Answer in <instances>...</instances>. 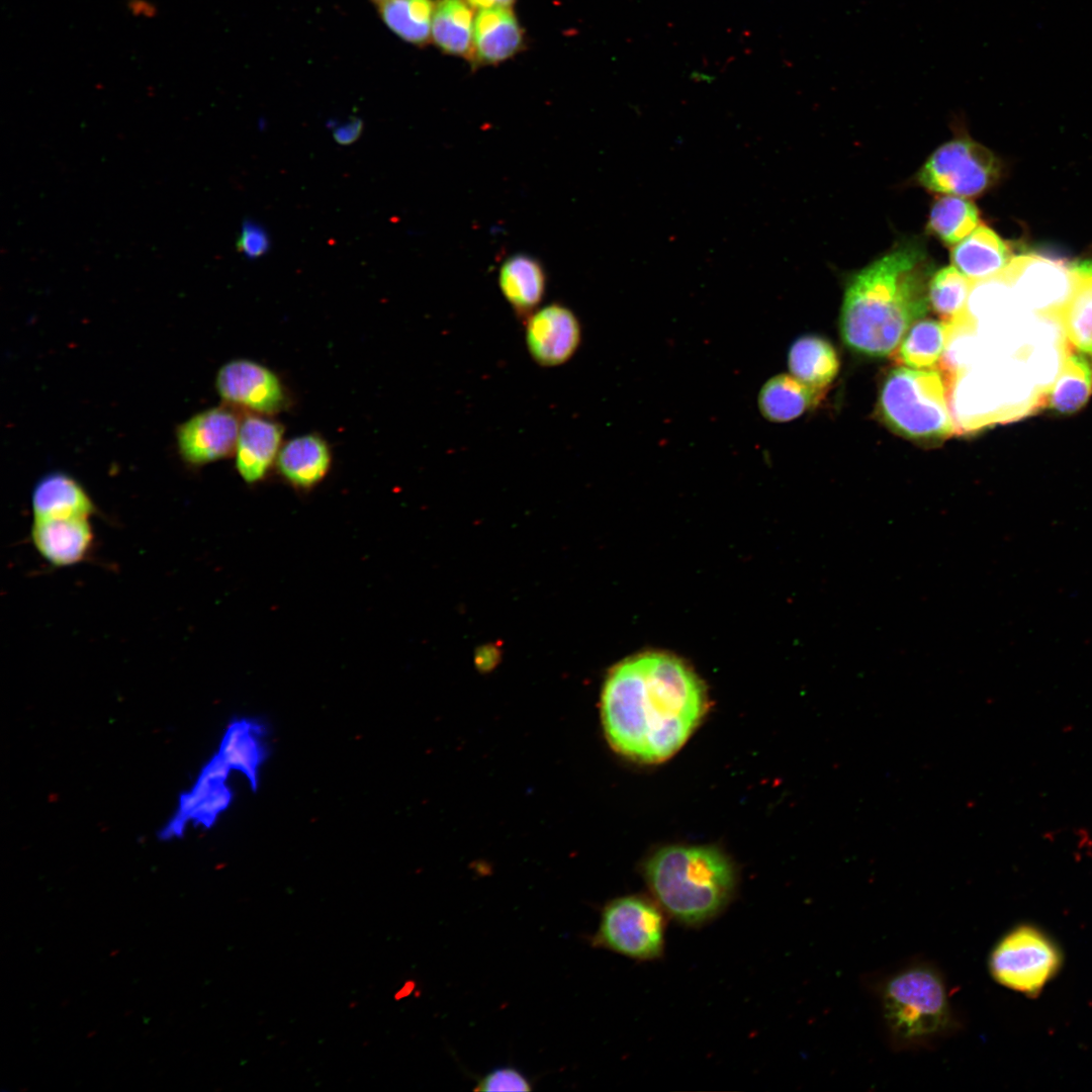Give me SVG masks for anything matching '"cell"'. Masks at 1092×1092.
Instances as JSON below:
<instances>
[{
	"instance_id": "22",
	"label": "cell",
	"mask_w": 1092,
	"mask_h": 1092,
	"mask_svg": "<svg viewBox=\"0 0 1092 1092\" xmlns=\"http://www.w3.org/2000/svg\"><path fill=\"white\" fill-rule=\"evenodd\" d=\"M965 331L943 321L922 320L912 326L890 355L910 368L936 366L950 342Z\"/></svg>"
},
{
	"instance_id": "14",
	"label": "cell",
	"mask_w": 1092,
	"mask_h": 1092,
	"mask_svg": "<svg viewBox=\"0 0 1092 1092\" xmlns=\"http://www.w3.org/2000/svg\"><path fill=\"white\" fill-rule=\"evenodd\" d=\"M31 540L41 555L54 566H71L89 553L94 534L90 518H33Z\"/></svg>"
},
{
	"instance_id": "33",
	"label": "cell",
	"mask_w": 1092,
	"mask_h": 1092,
	"mask_svg": "<svg viewBox=\"0 0 1092 1092\" xmlns=\"http://www.w3.org/2000/svg\"><path fill=\"white\" fill-rule=\"evenodd\" d=\"M362 131L363 120L358 117H352L349 121L334 129L333 138L337 144L349 146L354 144L360 138Z\"/></svg>"
},
{
	"instance_id": "6",
	"label": "cell",
	"mask_w": 1092,
	"mask_h": 1092,
	"mask_svg": "<svg viewBox=\"0 0 1092 1092\" xmlns=\"http://www.w3.org/2000/svg\"><path fill=\"white\" fill-rule=\"evenodd\" d=\"M662 911L656 901L641 895L613 899L602 909L592 944L635 960L657 959L664 948Z\"/></svg>"
},
{
	"instance_id": "13",
	"label": "cell",
	"mask_w": 1092,
	"mask_h": 1092,
	"mask_svg": "<svg viewBox=\"0 0 1092 1092\" xmlns=\"http://www.w3.org/2000/svg\"><path fill=\"white\" fill-rule=\"evenodd\" d=\"M580 339L577 317L560 303L535 310L527 320L526 344L533 359L542 366H558L568 361Z\"/></svg>"
},
{
	"instance_id": "12",
	"label": "cell",
	"mask_w": 1092,
	"mask_h": 1092,
	"mask_svg": "<svg viewBox=\"0 0 1092 1092\" xmlns=\"http://www.w3.org/2000/svg\"><path fill=\"white\" fill-rule=\"evenodd\" d=\"M231 774L232 769L215 753L201 769L192 789L181 796L178 811L163 834L177 836L189 821L204 827L213 825L233 802Z\"/></svg>"
},
{
	"instance_id": "34",
	"label": "cell",
	"mask_w": 1092,
	"mask_h": 1092,
	"mask_svg": "<svg viewBox=\"0 0 1092 1092\" xmlns=\"http://www.w3.org/2000/svg\"><path fill=\"white\" fill-rule=\"evenodd\" d=\"M125 8L136 18L151 19L158 14V6L151 0H125Z\"/></svg>"
},
{
	"instance_id": "21",
	"label": "cell",
	"mask_w": 1092,
	"mask_h": 1092,
	"mask_svg": "<svg viewBox=\"0 0 1092 1092\" xmlns=\"http://www.w3.org/2000/svg\"><path fill=\"white\" fill-rule=\"evenodd\" d=\"M498 284L504 297L520 316L533 313L546 289V273L536 258L515 254L500 266Z\"/></svg>"
},
{
	"instance_id": "29",
	"label": "cell",
	"mask_w": 1092,
	"mask_h": 1092,
	"mask_svg": "<svg viewBox=\"0 0 1092 1092\" xmlns=\"http://www.w3.org/2000/svg\"><path fill=\"white\" fill-rule=\"evenodd\" d=\"M979 225L974 203L962 196L944 194L931 206L927 229L942 243L954 246Z\"/></svg>"
},
{
	"instance_id": "35",
	"label": "cell",
	"mask_w": 1092,
	"mask_h": 1092,
	"mask_svg": "<svg viewBox=\"0 0 1092 1092\" xmlns=\"http://www.w3.org/2000/svg\"><path fill=\"white\" fill-rule=\"evenodd\" d=\"M466 2L476 10L496 8V7H511L515 0H466Z\"/></svg>"
},
{
	"instance_id": "36",
	"label": "cell",
	"mask_w": 1092,
	"mask_h": 1092,
	"mask_svg": "<svg viewBox=\"0 0 1092 1092\" xmlns=\"http://www.w3.org/2000/svg\"><path fill=\"white\" fill-rule=\"evenodd\" d=\"M374 1H375V2H378V3H381V2H383V1H385V0H374Z\"/></svg>"
},
{
	"instance_id": "7",
	"label": "cell",
	"mask_w": 1092,
	"mask_h": 1092,
	"mask_svg": "<svg viewBox=\"0 0 1092 1092\" xmlns=\"http://www.w3.org/2000/svg\"><path fill=\"white\" fill-rule=\"evenodd\" d=\"M999 173L1000 165L992 152L961 138L937 148L918 172L917 179L932 192L971 197L992 186Z\"/></svg>"
},
{
	"instance_id": "4",
	"label": "cell",
	"mask_w": 1092,
	"mask_h": 1092,
	"mask_svg": "<svg viewBox=\"0 0 1092 1092\" xmlns=\"http://www.w3.org/2000/svg\"><path fill=\"white\" fill-rule=\"evenodd\" d=\"M880 1002L891 1041L899 1049L928 1045L956 1027L945 983L927 964L893 974L882 986Z\"/></svg>"
},
{
	"instance_id": "16",
	"label": "cell",
	"mask_w": 1092,
	"mask_h": 1092,
	"mask_svg": "<svg viewBox=\"0 0 1092 1092\" xmlns=\"http://www.w3.org/2000/svg\"><path fill=\"white\" fill-rule=\"evenodd\" d=\"M265 725L253 718L232 721L222 735L216 754L226 765L245 778L252 790L260 783L267 759Z\"/></svg>"
},
{
	"instance_id": "17",
	"label": "cell",
	"mask_w": 1092,
	"mask_h": 1092,
	"mask_svg": "<svg viewBox=\"0 0 1092 1092\" xmlns=\"http://www.w3.org/2000/svg\"><path fill=\"white\" fill-rule=\"evenodd\" d=\"M1012 258L1007 244L986 225L954 245L950 255L952 266L972 283L1001 278Z\"/></svg>"
},
{
	"instance_id": "31",
	"label": "cell",
	"mask_w": 1092,
	"mask_h": 1092,
	"mask_svg": "<svg viewBox=\"0 0 1092 1092\" xmlns=\"http://www.w3.org/2000/svg\"><path fill=\"white\" fill-rule=\"evenodd\" d=\"M530 1080L520 1070L511 1066L497 1067L477 1081L475 1091H531Z\"/></svg>"
},
{
	"instance_id": "20",
	"label": "cell",
	"mask_w": 1092,
	"mask_h": 1092,
	"mask_svg": "<svg viewBox=\"0 0 1092 1092\" xmlns=\"http://www.w3.org/2000/svg\"><path fill=\"white\" fill-rule=\"evenodd\" d=\"M331 465V447L314 433L297 436L284 443L276 460L281 476L291 485L302 489L320 483Z\"/></svg>"
},
{
	"instance_id": "26",
	"label": "cell",
	"mask_w": 1092,
	"mask_h": 1092,
	"mask_svg": "<svg viewBox=\"0 0 1092 1092\" xmlns=\"http://www.w3.org/2000/svg\"><path fill=\"white\" fill-rule=\"evenodd\" d=\"M972 284L954 266L939 269L928 283L929 307L941 321L971 332L975 328L968 308Z\"/></svg>"
},
{
	"instance_id": "8",
	"label": "cell",
	"mask_w": 1092,
	"mask_h": 1092,
	"mask_svg": "<svg viewBox=\"0 0 1092 1092\" xmlns=\"http://www.w3.org/2000/svg\"><path fill=\"white\" fill-rule=\"evenodd\" d=\"M1059 952L1038 930L1022 926L999 941L990 957V970L1001 985L1034 994L1058 970Z\"/></svg>"
},
{
	"instance_id": "30",
	"label": "cell",
	"mask_w": 1092,
	"mask_h": 1092,
	"mask_svg": "<svg viewBox=\"0 0 1092 1092\" xmlns=\"http://www.w3.org/2000/svg\"><path fill=\"white\" fill-rule=\"evenodd\" d=\"M379 4L383 21L400 38L417 46L428 42L435 8L432 0H385Z\"/></svg>"
},
{
	"instance_id": "1",
	"label": "cell",
	"mask_w": 1092,
	"mask_h": 1092,
	"mask_svg": "<svg viewBox=\"0 0 1092 1092\" xmlns=\"http://www.w3.org/2000/svg\"><path fill=\"white\" fill-rule=\"evenodd\" d=\"M708 710L702 680L678 657L646 651L624 659L608 673L601 715L609 743L640 762L674 754Z\"/></svg>"
},
{
	"instance_id": "2",
	"label": "cell",
	"mask_w": 1092,
	"mask_h": 1092,
	"mask_svg": "<svg viewBox=\"0 0 1092 1092\" xmlns=\"http://www.w3.org/2000/svg\"><path fill=\"white\" fill-rule=\"evenodd\" d=\"M930 270L922 247L904 243L851 276L840 313L844 343L861 355H891L928 310Z\"/></svg>"
},
{
	"instance_id": "3",
	"label": "cell",
	"mask_w": 1092,
	"mask_h": 1092,
	"mask_svg": "<svg viewBox=\"0 0 1092 1092\" xmlns=\"http://www.w3.org/2000/svg\"><path fill=\"white\" fill-rule=\"evenodd\" d=\"M644 876L662 910L692 926L720 914L733 898L737 882L730 859L712 846L663 847L647 859Z\"/></svg>"
},
{
	"instance_id": "28",
	"label": "cell",
	"mask_w": 1092,
	"mask_h": 1092,
	"mask_svg": "<svg viewBox=\"0 0 1092 1092\" xmlns=\"http://www.w3.org/2000/svg\"><path fill=\"white\" fill-rule=\"evenodd\" d=\"M1091 392L1092 356L1067 354L1049 393L1051 407L1062 414L1075 413L1088 401Z\"/></svg>"
},
{
	"instance_id": "9",
	"label": "cell",
	"mask_w": 1092,
	"mask_h": 1092,
	"mask_svg": "<svg viewBox=\"0 0 1092 1092\" xmlns=\"http://www.w3.org/2000/svg\"><path fill=\"white\" fill-rule=\"evenodd\" d=\"M1027 309L1061 312L1074 287V272L1059 259L1035 253L1012 258L1002 277Z\"/></svg>"
},
{
	"instance_id": "10",
	"label": "cell",
	"mask_w": 1092,
	"mask_h": 1092,
	"mask_svg": "<svg viewBox=\"0 0 1092 1092\" xmlns=\"http://www.w3.org/2000/svg\"><path fill=\"white\" fill-rule=\"evenodd\" d=\"M215 388L224 404L255 415L271 417L289 404L280 377L270 368L249 359H234L223 364L217 371Z\"/></svg>"
},
{
	"instance_id": "15",
	"label": "cell",
	"mask_w": 1092,
	"mask_h": 1092,
	"mask_svg": "<svg viewBox=\"0 0 1092 1092\" xmlns=\"http://www.w3.org/2000/svg\"><path fill=\"white\" fill-rule=\"evenodd\" d=\"M284 428L265 416L249 414L242 419L235 449V464L248 483L266 477L282 447Z\"/></svg>"
},
{
	"instance_id": "23",
	"label": "cell",
	"mask_w": 1092,
	"mask_h": 1092,
	"mask_svg": "<svg viewBox=\"0 0 1092 1092\" xmlns=\"http://www.w3.org/2000/svg\"><path fill=\"white\" fill-rule=\"evenodd\" d=\"M825 390L812 388L793 375L779 374L768 379L760 389L758 406L768 421H793L817 405Z\"/></svg>"
},
{
	"instance_id": "25",
	"label": "cell",
	"mask_w": 1092,
	"mask_h": 1092,
	"mask_svg": "<svg viewBox=\"0 0 1092 1092\" xmlns=\"http://www.w3.org/2000/svg\"><path fill=\"white\" fill-rule=\"evenodd\" d=\"M791 374L806 385L825 390L839 370V359L833 346L816 335L797 339L788 354Z\"/></svg>"
},
{
	"instance_id": "11",
	"label": "cell",
	"mask_w": 1092,
	"mask_h": 1092,
	"mask_svg": "<svg viewBox=\"0 0 1092 1092\" xmlns=\"http://www.w3.org/2000/svg\"><path fill=\"white\" fill-rule=\"evenodd\" d=\"M242 419L223 404L193 415L176 429L178 453L192 466L224 459L235 453Z\"/></svg>"
},
{
	"instance_id": "27",
	"label": "cell",
	"mask_w": 1092,
	"mask_h": 1092,
	"mask_svg": "<svg viewBox=\"0 0 1092 1092\" xmlns=\"http://www.w3.org/2000/svg\"><path fill=\"white\" fill-rule=\"evenodd\" d=\"M474 18L466 0H438L431 30L434 42L446 54L470 57Z\"/></svg>"
},
{
	"instance_id": "5",
	"label": "cell",
	"mask_w": 1092,
	"mask_h": 1092,
	"mask_svg": "<svg viewBox=\"0 0 1092 1092\" xmlns=\"http://www.w3.org/2000/svg\"><path fill=\"white\" fill-rule=\"evenodd\" d=\"M951 389L940 371L897 367L880 388L877 415L897 435L937 445L961 433L950 412Z\"/></svg>"
},
{
	"instance_id": "24",
	"label": "cell",
	"mask_w": 1092,
	"mask_h": 1092,
	"mask_svg": "<svg viewBox=\"0 0 1092 1092\" xmlns=\"http://www.w3.org/2000/svg\"><path fill=\"white\" fill-rule=\"evenodd\" d=\"M1074 287L1061 310L1066 340L1079 352L1092 356V260L1072 264Z\"/></svg>"
},
{
	"instance_id": "32",
	"label": "cell",
	"mask_w": 1092,
	"mask_h": 1092,
	"mask_svg": "<svg viewBox=\"0 0 1092 1092\" xmlns=\"http://www.w3.org/2000/svg\"><path fill=\"white\" fill-rule=\"evenodd\" d=\"M236 246L247 259H259L270 250L271 242L264 226L252 219H246Z\"/></svg>"
},
{
	"instance_id": "18",
	"label": "cell",
	"mask_w": 1092,
	"mask_h": 1092,
	"mask_svg": "<svg viewBox=\"0 0 1092 1092\" xmlns=\"http://www.w3.org/2000/svg\"><path fill=\"white\" fill-rule=\"evenodd\" d=\"M523 31L510 7L478 10L474 18L470 58L479 65H494L513 57L522 47Z\"/></svg>"
},
{
	"instance_id": "19",
	"label": "cell",
	"mask_w": 1092,
	"mask_h": 1092,
	"mask_svg": "<svg viewBox=\"0 0 1092 1092\" xmlns=\"http://www.w3.org/2000/svg\"><path fill=\"white\" fill-rule=\"evenodd\" d=\"M32 515L43 518H91L96 507L83 485L72 475L52 471L41 476L31 494Z\"/></svg>"
}]
</instances>
